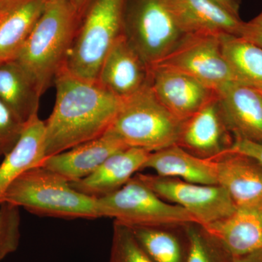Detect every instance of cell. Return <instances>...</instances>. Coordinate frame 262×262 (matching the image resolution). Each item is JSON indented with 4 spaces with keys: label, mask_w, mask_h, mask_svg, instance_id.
Listing matches in <instances>:
<instances>
[{
    "label": "cell",
    "mask_w": 262,
    "mask_h": 262,
    "mask_svg": "<svg viewBox=\"0 0 262 262\" xmlns=\"http://www.w3.org/2000/svg\"><path fill=\"white\" fill-rule=\"evenodd\" d=\"M54 84V107L45 122L46 158L104 135L122 103L97 81L79 78L64 68Z\"/></svg>",
    "instance_id": "obj_1"
},
{
    "label": "cell",
    "mask_w": 262,
    "mask_h": 262,
    "mask_svg": "<svg viewBox=\"0 0 262 262\" xmlns=\"http://www.w3.org/2000/svg\"><path fill=\"white\" fill-rule=\"evenodd\" d=\"M80 18L69 0L46 4L44 11L14 58L44 94L64 67Z\"/></svg>",
    "instance_id": "obj_2"
},
{
    "label": "cell",
    "mask_w": 262,
    "mask_h": 262,
    "mask_svg": "<svg viewBox=\"0 0 262 262\" xmlns=\"http://www.w3.org/2000/svg\"><path fill=\"white\" fill-rule=\"evenodd\" d=\"M4 202L45 216L101 218L97 198L76 190L67 179L42 165L20 175L8 188Z\"/></svg>",
    "instance_id": "obj_3"
},
{
    "label": "cell",
    "mask_w": 262,
    "mask_h": 262,
    "mask_svg": "<svg viewBox=\"0 0 262 262\" xmlns=\"http://www.w3.org/2000/svg\"><path fill=\"white\" fill-rule=\"evenodd\" d=\"M126 0H93L76 31L64 67L71 75L97 81L105 58L124 34Z\"/></svg>",
    "instance_id": "obj_4"
},
{
    "label": "cell",
    "mask_w": 262,
    "mask_h": 262,
    "mask_svg": "<svg viewBox=\"0 0 262 262\" xmlns=\"http://www.w3.org/2000/svg\"><path fill=\"white\" fill-rule=\"evenodd\" d=\"M183 125L184 122L162 104L149 84L122 100L107 132L128 147L154 152L178 145Z\"/></svg>",
    "instance_id": "obj_5"
},
{
    "label": "cell",
    "mask_w": 262,
    "mask_h": 262,
    "mask_svg": "<svg viewBox=\"0 0 262 262\" xmlns=\"http://www.w3.org/2000/svg\"><path fill=\"white\" fill-rule=\"evenodd\" d=\"M124 34L150 69L187 37L168 0H126Z\"/></svg>",
    "instance_id": "obj_6"
},
{
    "label": "cell",
    "mask_w": 262,
    "mask_h": 262,
    "mask_svg": "<svg viewBox=\"0 0 262 262\" xmlns=\"http://www.w3.org/2000/svg\"><path fill=\"white\" fill-rule=\"evenodd\" d=\"M97 202L101 218L113 219L130 228L196 224L189 212L164 201L136 177L118 190L98 198Z\"/></svg>",
    "instance_id": "obj_7"
},
{
    "label": "cell",
    "mask_w": 262,
    "mask_h": 262,
    "mask_svg": "<svg viewBox=\"0 0 262 262\" xmlns=\"http://www.w3.org/2000/svg\"><path fill=\"white\" fill-rule=\"evenodd\" d=\"M136 177L162 199L182 207L202 227L232 215L237 208L220 185L193 184L158 175L139 174Z\"/></svg>",
    "instance_id": "obj_8"
},
{
    "label": "cell",
    "mask_w": 262,
    "mask_h": 262,
    "mask_svg": "<svg viewBox=\"0 0 262 262\" xmlns=\"http://www.w3.org/2000/svg\"><path fill=\"white\" fill-rule=\"evenodd\" d=\"M157 65L184 72L215 92L237 82L222 53L220 36L189 34Z\"/></svg>",
    "instance_id": "obj_9"
},
{
    "label": "cell",
    "mask_w": 262,
    "mask_h": 262,
    "mask_svg": "<svg viewBox=\"0 0 262 262\" xmlns=\"http://www.w3.org/2000/svg\"><path fill=\"white\" fill-rule=\"evenodd\" d=\"M149 86L162 104L183 122L216 98V92L191 76L163 66L151 67Z\"/></svg>",
    "instance_id": "obj_10"
},
{
    "label": "cell",
    "mask_w": 262,
    "mask_h": 262,
    "mask_svg": "<svg viewBox=\"0 0 262 262\" xmlns=\"http://www.w3.org/2000/svg\"><path fill=\"white\" fill-rule=\"evenodd\" d=\"M151 69L122 34L105 58L97 82L121 99L134 96L149 85Z\"/></svg>",
    "instance_id": "obj_11"
},
{
    "label": "cell",
    "mask_w": 262,
    "mask_h": 262,
    "mask_svg": "<svg viewBox=\"0 0 262 262\" xmlns=\"http://www.w3.org/2000/svg\"><path fill=\"white\" fill-rule=\"evenodd\" d=\"M222 117L234 139L262 144V92L234 82L216 91Z\"/></svg>",
    "instance_id": "obj_12"
},
{
    "label": "cell",
    "mask_w": 262,
    "mask_h": 262,
    "mask_svg": "<svg viewBox=\"0 0 262 262\" xmlns=\"http://www.w3.org/2000/svg\"><path fill=\"white\" fill-rule=\"evenodd\" d=\"M216 98L184 122L178 145L201 158L214 160L232 145Z\"/></svg>",
    "instance_id": "obj_13"
},
{
    "label": "cell",
    "mask_w": 262,
    "mask_h": 262,
    "mask_svg": "<svg viewBox=\"0 0 262 262\" xmlns=\"http://www.w3.org/2000/svg\"><path fill=\"white\" fill-rule=\"evenodd\" d=\"M213 160L218 184L225 188L237 208L262 206V164L248 155L233 152Z\"/></svg>",
    "instance_id": "obj_14"
},
{
    "label": "cell",
    "mask_w": 262,
    "mask_h": 262,
    "mask_svg": "<svg viewBox=\"0 0 262 262\" xmlns=\"http://www.w3.org/2000/svg\"><path fill=\"white\" fill-rule=\"evenodd\" d=\"M127 148L128 146L116 136L106 132L94 140L47 157L42 166L70 183L77 182L94 173L110 156Z\"/></svg>",
    "instance_id": "obj_15"
},
{
    "label": "cell",
    "mask_w": 262,
    "mask_h": 262,
    "mask_svg": "<svg viewBox=\"0 0 262 262\" xmlns=\"http://www.w3.org/2000/svg\"><path fill=\"white\" fill-rule=\"evenodd\" d=\"M177 21L189 34L241 37L244 21L213 0H168Z\"/></svg>",
    "instance_id": "obj_16"
},
{
    "label": "cell",
    "mask_w": 262,
    "mask_h": 262,
    "mask_svg": "<svg viewBox=\"0 0 262 262\" xmlns=\"http://www.w3.org/2000/svg\"><path fill=\"white\" fill-rule=\"evenodd\" d=\"M150 153L139 148H127L110 156L89 177L70 184L76 190L97 199L108 195L144 169Z\"/></svg>",
    "instance_id": "obj_17"
},
{
    "label": "cell",
    "mask_w": 262,
    "mask_h": 262,
    "mask_svg": "<svg viewBox=\"0 0 262 262\" xmlns=\"http://www.w3.org/2000/svg\"><path fill=\"white\" fill-rule=\"evenodd\" d=\"M202 227L233 257L262 249V219L259 208H237L232 215Z\"/></svg>",
    "instance_id": "obj_18"
},
{
    "label": "cell",
    "mask_w": 262,
    "mask_h": 262,
    "mask_svg": "<svg viewBox=\"0 0 262 262\" xmlns=\"http://www.w3.org/2000/svg\"><path fill=\"white\" fill-rule=\"evenodd\" d=\"M46 158L45 122L35 115L25 124L18 142L0 163V205L10 186L17 179Z\"/></svg>",
    "instance_id": "obj_19"
},
{
    "label": "cell",
    "mask_w": 262,
    "mask_h": 262,
    "mask_svg": "<svg viewBox=\"0 0 262 262\" xmlns=\"http://www.w3.org/2000/svg\"><path fill=\"white\" fill-rule=\"evenodd\" d=\"M144 168L158 176L204 185H219L214 160L192 154L179 145L150 153Z\"/></svg>",
    "instance_id": "obj_20"
},
{
    "label": "cell",
    "mask_w": 262,
    "mask_h": 262,
    "mask_svg": "<svg viewBox=\"0 0 262 262\" xmlns=\"http://www.w3.org/2000/svg\"><path fill=\"white\" fill-rule=\"evenodd\" d=\"M30 74L15 59L0 63V100L26 124L38 115L42 96Z\"/></svg>",
    "instance_id": "obj_21"
},
{
    "label": "cell",
    "mask_w": 262,
    "mask_h": 262,
    "mask_svg": "<svg viewBox=\"0 0 262 262\" xmlns=\"http://www.w3.org/2000/svg\"><path fill=\"white\" fill-rule=\"evenodd\" d=\"M45 8L43 0H20L0 10V63L16 57Z\"/></svg>",
    "instance_id": "obj_22"
},
{
    "label": "cell",
    "mask_w": 262,
    "mask_h": 262,
    "mask_svg": "<svg viewBox=\"0 0 262 262\" xmlns=\"http://www.w3.org/2000/svg\"><path fill=\"white\" fill-rule=\"evenodd\" d=\"M222 53L239 83L262 92V49L243 38L220 35Z\"/></svg>",
    "instance_id": "obj_23"
},
{
    "label": "cell",
    "mask_w": 262,
    "mask_h": 262,
    "mask_svg": "<svg viewBox=\"0 0 262 262\" xmlns=\"http://www.w3.org/2000/svg\"><path fill=\"white\" fill-rule=\"evenodd\" d=\"M139 244L154 262H186L187 247L163 227L130 228Z\"/></svg>",
    "instance_id": "obj_24"
},
{
    "label": "cell",
    "mask_w": 262,
    "mask_h": 262,
    "mask_svg": "<svg viewBox=\"0 0 262 262\" xmlns=\"http://www.w3.org/2000/svg\"><path fill=\"white\" fill-rule=\"evenodd\" d=\"M187 241L186 262H233V256L201 226H185Z\"/></svg>",
    "instance_id": "obj_25"
},
{
    "label": "cell",
    "mask_w": 262,
    "mask_h": 262,
    "mask_svg": "<svg viewBox=\"0 0 262 262\" xmlns=\"http://www.w3.org/2000/svg\"><path fill=\"white\" fill-rule=\"evenodd\" d=\"M110 262H154L139 244L130 227L114 223Z\"/></svg>",
    "instance_id": "obj_26"
},
{
    "label": "cell",
    "mask_w": 262,
    "mask_h": 262,
    "mask_svg": "<svg viewBox=\"0 0 262 262\" xmlns=\"http://www.w3.org/2000/svg\"><path fill=\"white\" fill-rule=\"evenodd\" d=\"M19 208L7 202L0 205V261L18 249L20 237Z\"/></svg>",
    "instance_id": "obj_27"
},
{
    "label": "cell",
    "mask_w": 262,
    "mask_h": 262,
    "mask_svg": "<svg viewBox=\"0 0 262 262\" xmlns=\"http://www.w3.org/2000/svg\"><path fill=\"white\" fill-rule=\"evenodd\" d=\"M24 126L25 124L0 100V159L18 142Z\"/></svg>",
    "instance_id": "obj_28"
},
{
    "label": "cell",
    "mask_w": 262,
    "mask_h": 262,
    "mask_svg": "<svg viewBox=\"0 0 262 262\" xmlns=\"http://www.w3.org/2000/svg\"><path fill=\"white\" fill-rule=\"evenodd\" d=\"M233 152L248 155L262 164V144L244 139H234L232 145L225 153ZM224 153V154H225Z\"/></svg>",
    "instance_id": "obj_29"
},
{
    "label": "cell",
    "mask_w": 262,
    "mask_h": 262,
    "mask_svg": "<svg viewBox=\"0 0 262 262\" xmlns=\"http://www.w3.org/2000/svg\"><path fill=\"white\" fill-rule=\"evenodd\" d=\"M262 49V11L248 22H245L241 37Z\"/></svg>",
    "instance_id": "obj_30"
},
{
    "label": "cell",
    "mask_w": 262,
    "mask_h": 262,
    "mask_svg": "<svg viewBox=\"0 0 262 262\" xmlns=\"http://www.w3.org/2000/svg\"><path fill=\"white\" fill-rule=\"evenodd\" d=\"M215 3H218L222 8H225L232 15L239 18V6L241 3L238 0H213Z\"/></svg>",
    "instance_id": "obj_31"
},
{
    "label": "cell",
    "mask_w": 262,
    "mask_h": 262,
    "mask_svg": "<svg viewBox=\"0 0 262 262\" xmlns=\"http://www.w3.org/2000/svg\"><path fill=\"white\" fill-rule=\"evenodd\" d=\"M233 262H262V249L244 256H235Z\"/></svg>",
    "instance_id": "obj_32"
},
{
    "label": "cell",
    "mask_w": 262,
    "mask_h": 262,
    "mask_svg": "<svg viewBox=\"0 0 262 262\" xmlns=\"http://www.w3.org/2000/svg\"><path fill=\"white\" fill-rule=\"evenodd\" d=\"M69 1L75 8L81 20L84 12L89 8L90 4L92 3L93 0H69Z\"/></svg>",
    "instance_id": "obj_33"
},
{
    "label": "cell",
    "mask_w": 262,
    "mask_h": 262,
    "mask_svg": "<svg viewBox=\"0 0 262 262\" xmlns=\"http://www.w3.org/2000/svg\"><path fill=\"white\" fill-rule=\"evenodd\" d=\"M20 0H0V8H4Z\"/></svg>",
    "instance_id": "obj_34"
},
{
    "label": "cell",
    "mask_w": 262,
    "mask_h": 262,
    "mask_svg": "<svg viewBox=\"0 0 262 262\" xmlns=\"http://www.w3.org/2000/svg\"><path fill=\"white\" fill-rule=\"evenodd\" d=\"M58 1H63V0H43V2H44L46 4H48V3H55V2Z\"/></svg>",
    "instance_id": "obj_35"
},
{
    "label": "cell",
    "mask_w": 262,
    "mask_h": 262,
    "mask_svg": "<svg viewBox=\"0 0 262 262\" xmlns=\"http://www.w3.org/2000/svg\"><path fill=\"white\" fill-rule=\"evenodd\" d=\"M260 213H261V219H262V206L259 208Z\"/></svg>",
    "instance_id": "obj_36"
},
{
    "label": "cell",
    "mask_w": 262,
    "mask_h": 262,
    "mask_svg": "<svg viewBox=\"0 0 262 262\" xmlns=\"http://www.w3.org/2000/svg\"><path fill=\"white\" fill-rule=\"evenodd\" d=\"M238 1L239 2V3H241V0H238Z\"/></svg>",
    "instance_id": "obj_37"
},
{
    "label": "cell",
    "mask_w": 262,
    "mask_h": 262,
    "mask_svg": "<svg viewBox=\"0 0 262 262\" xmlns=\"http://www.w3.org/2000/svg\"><path fill=\"white\" fill-rule=\"evenodd\" d=\"M2 9H3V8H0V10H1Z\"/></svg>",
    "instance_id": "obj_38"
}]
</instances>
